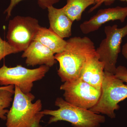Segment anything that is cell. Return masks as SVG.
Masks as SVG:
<instances>
[{"label":"cell","mask_w":127,"mask_h":127,"mask_svg":"<svg viewBox=\"0 0 127 127\" xmlns=\"http://www.w3.org/2000/svg\"><path fill=\"white\" fill-rule=\"evenodd\" d=\"M66 42L64 50L55 55L59 64L58 74L63 82L80 78L88 57L96 51L93 42L87 37H73Z\"/></svg>","instance_id":"obj_1"},{"label":"cell","mask_w":127,"mask_h":127,"mask_svg":"<svg viewBox=\"0 0 127 127\" xmlns=\"http://www.w3.org/2000/svg\"><path fill=\"white\" fill-rule=\"evenodd\" d=\"M55 105L56 110L44 109L40 112L51 116L48 123L64 121L71 124L73 127H99L105 122L104 116L69 103L62 97L57 98Z\"/></svg>","instance_id":"obj_2"},{"label":"cell","mask_w":127,"mask_h":127,"mask_svg":"<svg viewBox=\"0 0 127 127\" xmlns=\"http://www.w3.org/2000/svg\"><path fill=\"white\" fill-rule=\"evenodd\" d=\"M12 105L6 115V127H32L42 111V103L38 99L33 103L35 96L25 94L15 86Z\"/></svg>","instance_id":"obj_3"},{"label":"cell","mask_w":127,"mask_h":127,"mask_svg":"<svg viewBox=\"0 0 127 127\" xmlns=\"http://www.w3.org/2000/svg\"><path fill=\"white\" fill-rule=\"evenodd\" d=\"M101 91L98 101L89 110L114 118L115 111L120 108L118 103L127 98V84H124L114 74L104 71Z\"/></svg>","instance_id":"obj_4"},{"label":"cell","mask_w":127,"mask_h":127,"mask_svg":"<svg viewBox=\"0 0 127 127\" xmlns=\"http://www.w3.org/2000/svg\"><path fill=\"white\" fill-rule=\"evenodd\" d=\"M50 67L41 65L38 68L29 69L21 65L8 67L5 64L0 68V85H14L25 94L31 93L34 82L42 79Z\"/></svg>","instance_id":"obj_5"},{"label":"cell","mask_w":127,"mask_h":127,"mask_svg":"<svg viewBox=\"0 0 127 127\" xmlns=\"http://www.w3.org/2000/svg\"><path fill=\"white\" fill-rule=\"evenodd\" d=\"M106 38L96 49L99 60L105 64L104 71L114 74L119 55L121 52L123 39L127 35V23L125 26L118 27L114 25L104 28Z\"/></svg>","instance_id":"obj_6"},{"label":"cell","mask_w":127,"mask_h":127,"mask_svg":"<svg viewBox=\"0 0 127 127\" xmlns=\"http://www.w3.org/2000/svg\"><path fill=\"white\" fill-rule=\"evenodd\" d=\"M41 27L36 18L16 16L9 21L6 35L7 42L19 52L24 51L34 41Z\"/></svg>","instance_id":"obj_7"},{"label":"cell","mask_w":127,"mask_h":127,"mask_svg":"<svg viewBox=\"0 0 127 127\" xmlns=\"http://www.w3.org/2000/svg\"><path fill=\"white\" fill-rule=\"evenodd\" d=\"M60 89L64 92V100L76 106L89 109L96 104L101 96L99 90L81 78L64 82Z\"/></svg>","instance_id":"obj_8"},{"label":"cell","mask_w":127,"mask_h":127,"mask_svg":"<svg viewBox=\"0 0 127 127\" xmlns=\"http://www.w3.org/2000/svg\"><path fill=\"white\" fill-rule=\"evenodd\" d=\"M127 17V6H117L100 9L89 20L80 25V29L84 34H89L97 31L103 25L110 21L119 20L122 23Z\"/></svg>","instance_id":"obj_9"},{"label":"cell","mask_w":127,"mask_h":127,"mask_svg":"<svg viewBox=\"0 0 127 127\" xmlns=\"http://www.w3.org/2000/svg\"><path fill=\"white\" fill-rule=\"evenodd\" d=\"M21 57L23 58H26V64L32 66L40 65L50 67L57 62L52 51L36 41L32 42L23 51Z\"/></svg>","instance_id":"obj_10"},{"label":"cell","mask_w":127,"mask_h":127,"mask_svg":"<svg viewBox=\"0 0 127 127\" xmlns=\"http://www.w3.org/2000/svg\"><path fill=\"white\" fill-rule=\"evenodd\" d=\"M105 64L99 60L96 51L88 57L80 78L95 88L101 90Z\"/></svg>","instance_id":"obj_11"},{"label":"cell","mask_w":127,"mask_h":127,"mask_svg":"<svg viewBox=\"0 0 127 127\" xmlns=\"http://www.w3.org/2000/svg\"><path fill=\"white\" fill-rule=\"evenodd\" d=\"M47 10L49 29L63 39L71 36L73 22L64 13L62 8L57 9L52 6L48 7Z\"/></svg>","instance_id":"obj_12"},{"label":"cell","mask_w":127,"mask_h":127,"mask_svg":"<svg viewBox=\"0 0 127 127\" xmlns=\"http://www.w3.org/2000/svg\"><path fill=\"white\" fill-rule=\"evenodd\" d=\"M34 41H37L52 51L54 54L61 52L65 49L66 41L60 37L50 29L41 27Z\"/></svg>","instance_id":"obj_13"},{"label":"cell","mask_w":127,"mask_h":127,"mask_svg":"<svg viewBox=\"0 0 127 127\" xmlns=\"http://www.w3.org/2000/svg\"><path fill=\"white\" fill-rule=\"evenodd\" d=\"M95 4V0H67V3L62 8L73 22L81 20L85 10L91 5Z\"/></svg>","instance_id":"obj_14"},{"label":"cell","mask_w":127,"mask_h":127,"mask_svg":"<svg viewBox=\"0 0 127 127\" xmlns=\"http://www.w3.org/2000/svg\"><path fill=\"white\" fill-rule=\"evenodd\" d=\"M14 95V93L8 90H0V119L1 120H6L9 111L6 108L10 106Z\"/></svg>","instance_id":"obj_15"},{"label":"cell","mask_w":127,"mask_h":127,"mask_svg":"<svg viewBox=\"0 0 127 127\" xmlns=\"http://www.w3.org/2000/svg\"><path fill=\"white\" fill-rule=\"evenodd\" d=\"M23 0H10V4L8 7L4 11V14H6V18L8 19L11 15L12 10L19 2ZM37 3L41 9H45L53 6V5L59 2L61 0H37Z\"/></svg>","instance_id":"obj_16"},{"label":"cell","mask_w":127,"mask_h":127,"mask_svg":"<svg viewBox=\"0 0 127 127\" xmlns=\"http://www.w3.org/2000/svg\"><path fill=\"white\" fill-rule=\"evenodd\" d=\"M19 52L18 50L10 45L8 42L2 40L0 36V61L7 55Z\"/></svg>","instance_id":"obj_17"},{"label":"cell","mask_w":127,"mask_h":127,"mask_svg":"<svg viewBox=\"0 0 127 127\" xmlns=\"http://www.w3.org/2000/svg\"><path fill=\"white\" fill-rule=\"evenodd\" d=\"M115 76L127 84V68L123 66H119L117 67L114 73Z\"/></svg>","instance_id":"obj_18"},{"label":"cell","mask_w":127,"mask_h":127,"mask_svg":"<svg viewBox=\"0 0 127 127\" xmlns=\"http://www.w3.org/2000/svg\"><path fill=\"white\" fill-rule=\"evenodd\" d=\"M116 0H95V4L93 7L90 9L89 12H91L93 11L95 9L104 3L106 5H109L112 4ZM121 1H125L127 2V0H119Z\"/></svg>","instance_id":"obj_19"},{"label":"cell","mask_w":127,"mask_h":127,"mask_svg":"<svg viewBox=\"0 0 127 127\" xmlns=\"http://www.w3.org/2000/svg\"><path fill=\"white\" fill-rule=\"evenodd\" d=\"M44 116V115L43 114L40 112L37 116L35 120L32 127H42L40 124V122L41 119Z\"/></svg>","instance_id":"obj_20"},{"label":"cell","mask_w":127,"mask_h":127,"mask_svg":"<svg viewBox=\"0 0 127 127\" xmlns=\"http://www.w3.org/2000/svg\"><path fill=\"white\" fill-rule=\"evenodd\" d=\"M6 90L14 93L15 86L14 85H9L7 86L0 87V90Z\"/></svg>","instance_id":"obj_21"},{"label":"cell","mask_w":127,"mask_h":127,"mask_svg":"<svg viewBox=\"0 0 127 127\" xmlns=\"http://www.w3.org/2000/svg\"><path fill=\"white\" fill-rule=\"evenodd\" d=\"M122 54L127 61V42L123 46Z\"/></svg>","instance_id":"obj_22"}]
</instances>
